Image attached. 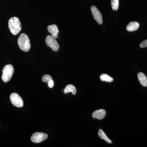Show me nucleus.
<instances>
[{"instance_id":"obj_10","label":"nucleus","mask_w":147,"mask_h":147,"mask_svg":"<svg viewBox=\"0 0 147 147\" xmlns=\"http://www.w3.org/2000/svg\"><path fill=\"white\" fill-rule=\"evenodd\" d=\"M139 27V24L138 22H131L127 26L126 29L129 32H134L137 30Z\"/></svg>"},{"instance_id":"obj_9","label":"nucleus","mask_w":147,"mask_h":147,"mask_svg":"<svg viewBox=\"0 0 147 147\" xmlns=\"http://www.w3.org/2000/svg\"><path fill=\"white\" fill-rule=\"evenodd\" d=\"M106 114V112L105 110L103 109H100V110H96L94 111L93 113L92 117L93 118L101 120L105 117Z\"/></svg>"},{"instance_id":"obj_1","label":"nucleus","mask_w":147,"mask_h":147,"mask_svg":"<svg viewBox=\"0 0 147 147\" xmlns=\"http://www.w3.org/2000/svg\"><path fill=\"white\" fill-rule=\"evenodd\" d=\"M8 26L11 32L14 35L18 34L21 30V22L16 17H12L9 19Z\"/></svg>"},{"instance_id":"obj_6","label":"nucleus","mask_w":147,"mask_h":147,"mask_svg":"<svg viewBox=\"0 0 147 147\" xmlns=\"http://www.w3.org/2000/svg\"><path fill=\"white\" fill-rule=\"evenodd\" d=\"M48 137V135L45 133L36 132L32 134L31 140L35 143H40L45 141Z\"/></svg>"},{"instance_id":"obj_2","label":"nucleus","mask_w":147,"mask_h":147,"mask_svg":"<svg viewBox=\"0 0 147 147\" xmlns=\"http://www.w3.org/2000/svg\"><path fill=\"white\" fill-rule=\"evenodd\" d=\"M19 48L24 52H27L30 49L31 44L29 37L26 34H21L18 39Z\"/></svg>"},{"instance_id":"obj_15","label":"nucleus","mask_w":147,"mask_h":147,"mask_svg":"<svg viewBox=\"0 0 147 147\" xmlns=\"http://www.w3.org/2000/svg\"><path fill=\"white\" fill-rule=\"evenodd\" d=\"M111 3L113 10H117L119 8V0H111Z\"/></svg>"},{"instance_id":"obj_11","label":"nucleus","mask_w":147,"mask_h":147,"mask_svg":"<svg viewBox=\"0 0 147 147\" xmlns=\"http://www.w3.org/2000/svg\"><path fill=\"white\" fill-rule=\"evenodd\" d=\"M138 79L140 84L144 87L147 86V77L142 72H139L137 74Z\"/></svg>"},{"instance_id":"obj_5","label":"nucleus","mask_w":147,"mask_h":147,"mask_svg":"<svg viewBox=\"0 0 147 147\" xmlns=\"http://www.w3.org/2000/svg\"><path fill=\"white\" fill-rule=\"evenodd\" d=\"M10 99L12 104L18 108H22L24 105V101L21 96L16 93H13L10 96Z\"/></svg>"},{"instance_id":"obj_8","label":"nucleus","mask_w":147,"mask_h":147,"mask_svg":"<svg viewBox=\"0 0 147 147\" xmlns=\"http://www.w3.org/2000/svg\"><path fill=\"white\" fill-rule=\"evenodd\" d=\"M47 30H48V32L51 34V36L55 38H57L59 30L57 25L55 24L50 25L47 27Z\"/></svg>"},{"instance_id":"obj_12","label":"nucleus","mask_w":147,"mask_h":147,"mask_svg":"<svg viewBox=\"0 0 147 147\" xmlns=\"http://www.w3.org/2000/svg\"><path fill=\"white\" fill-rule=\"evenodd\" d=\"M70 92L73 95L76 94V88L74 87V86L71 85V84L67 86L64 90V93L65 94H67L68 93Z\"/></svg>"},{"instance_id":"obj_18","label":"nucleus","mask_w":147,"mask_h":147,"mask_svg":"<svg viewBox=\"0 0 147 147\" xmlns=\"http://www.w3.org/2000/svg\"><path fill=\"white\" fill-rule=\"evenodd\" d=\"M48 86L50 88H53L54 86V82L53 79H51L49 82H48Z\"/></svg>"},{"instance_id":"obj_3","label":"nucleus","mask_w":147,"mask_h":147,"mask_svg":"<svg viewBox=\"0 0 147 147\" xmlns=\"http://www.w3.org/2000/svg\"><path fill=\"white\" fill-rule=\"evenodd\" d=\"M14 68L11 65L8 64L5 65L3 69L2 79L3 82L7 83L10 81L13 76Z\"/></svg>"},{"instance_id":"obj_16","label":"nucleus","mask_w":147,"mask_h":147,"mask_svg":"<svg viewBox=\"0 0 147 147\" xmlns=\"http://www.w3.org/2000/svg\"><path fill=\"white\" fill-rule=\"evenodd\" d=\"M52 79V76L48 74H45L43 76L42 78V81L43 82L48 83L51 79Z\"/></svg>"},{"instance_id":"obj_4","label":"nucleus","mask_w":147,"mask_h":147,"mask_svg":"<svg viewBox=\"0 0 147 147\" xmlns=\"http://www.w3.org/2000/svg\"><path fill=\"white\" fill-rule=\"evenodd\" d=\"M45 42L48 47H51L54 51H57L59 49V45L56 38L51 36L48 35L46 37Z\"/></svg>"},{"instance_id":"obj_17","label":"nucleus","mask_w":147,"mask_h":147,"mask_svg":"<svg viewBox=\"0 0 147 147\" xmlns=\"http://www.w3.org/2000/svg\"><path fill=\"white\" fill-rule=\"evenodd\" d=\"M140 47L141 48H144V47H147V40H144L140 43Z\"/></svg>"},{"instance_id":"obj_13","label":"nucleus","mask_w":147,"mask_h":147,"mask_svg":"<svg viewBox=\"0 0 147 147\" xmlns=\"http://www.w3.org/2000/svg\"><path fill=\"white\" fill-rule=\"evenodd\" d=\"M98 135L100 139H104L105 142L108 143V144H112V141L108 138L107 135H106V134H105V132L102 130V129H99L98 132Z\"/></svg>"},{"instance_id":"obj_14","label":"nucleus","mask_w":147,"mask_h":147,"mask_svg":"<svg viewBox=\"0 0 147 147\" xmlns=\"http://www.w3.org/2000/svg\"><path fill=\"white\" fill-rule=\"evenodd\" d=\"M100 79L102 82H109V83L113 82L114 80L113 78L105 74H103L100 75Z\"/></svg>"},{"instance_id":"obj_7","label":"nucleus","mask_w":147,"mask_h":147,"mask_svg":"<svg viewBox=\"0 0 147 147\" xmlns=\"http://www.w3.org/2000/svg\"><path fill=\"white\" fill-rule=\"evenodd\" d=\"M93 18L95 21H97L98 24L101 25L102 24V14L96 7L94 5L92 6L91 7Z\"/></svg>"}]
</instances>
